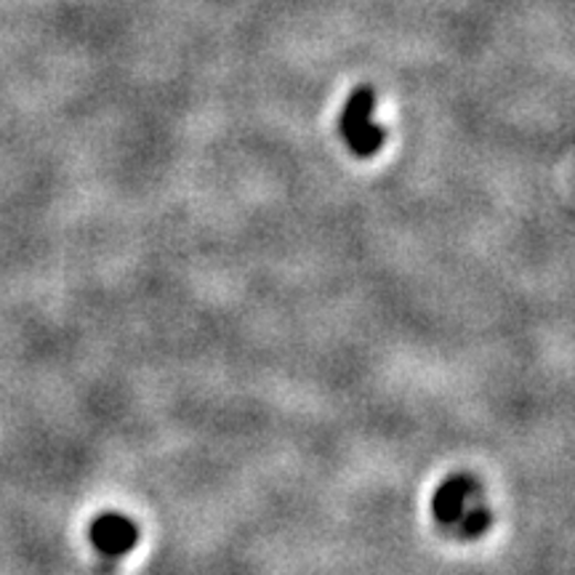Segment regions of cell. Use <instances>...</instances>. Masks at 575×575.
<instances>
[{
	"label": "cell",
	"instance_id": "6da1fadb",
	"mask_svg": "<svg viewBox=\"0 0 575 575\" xmlns=\"http://www.w3.org/2000/svg\"><path fill=\"white\" fill-rule=\"evenodd\" d=\"M88 539L96 552L105 560H120L123 554L134 552L139 544V528L137 522L128 520L118 512L99 514L88 528Z\"/></svg>",
	"mask_w": 575,
	"mask_h": 575
},
{
	"label": "cell",
	"instance_id": "5b68a950",
	"mask_svg": "<svg viewBox=\"0 0 575 575\" xmlns=\"http://www.w3.org/2000/svg\"><path fill=\"white\" fill-rule=\"evenodd\" d=\"M456 525H458V535H461L464 541H475L488 533V528L493 525V512H490L488 507H475L458 517Z\"/></svg>",
	"mask_w": 575,
	"mask_h": 575
},
{
	"label": "cell",
	"instance_id": "3957f363",
	"mask_svg": "<svg viewBox=\"0 0 575 575\" xmlns=\"http://www.w3.org/2000/svg\"><path fill=\"white\" fill-rule=\"evenodd\" d=\"M373 107H376V92L371 86H360L358 92L347 99L344 109L339 115V134L344 139L352 137L358 128H363L365 123H371Z\"/></svg>",
	"mask_w": 575,
	"mask_h": 575
},
{
	"label": "cell",
	"instance_id": "277c9868",
	"mask_svg": "<svg viewBox=\"0 0 575 575\" xmlns=\"http://www.w3.org/2000/svg\"><path fill=\"white\" fill-rule=\"evenodd\" d=\"M384 141H386V128L371 120L365 123L363 128H358V131L347 139V145L354 158H373V155L384 147Z\"/></svg>",
	"mask_w": 575,
	"mask_h": 575
},
{
	"label": "cell",
	"instance_id": "7a4b0ae2",
	"mask_svg": "<svg viewBox=\"0 0 575 575\" xmlns=\"http://www.w3.org/2000/svg\"><path fill=\"white\" fill-rule=\"evenodd\" d=\"M480 493V482L469 475H454L445 482H439L432 499V514L439 525H456L458 517L467 512V503L471 496Z\"/></svg>",
	"mask_w": 575,
	"mask_h": 575
}]
</instances>
